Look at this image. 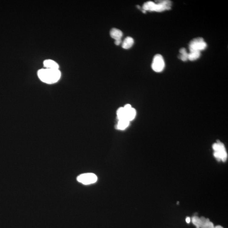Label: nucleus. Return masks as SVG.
I'll use <instances>...</instances> for the list:
<instances>
[{
	"label": "nucleus",
	"mask_w": 228,
	"mask_h": 228,
	"mask_svg": "<svg viewBox=\"0 0 228 228\" xmlns=\"http://www.w3.org/2000/svg\"><path fill=\"white\" fill-rule=\"evenodd\" d=\"M38 75L43 82L51 84L56 83L60 80L61 73L59 69L43 68L38 71Z\"/></svg>",
	"instance_id": "nucleus-1"
},
{
	"label": "nucleus",
	"mask_w": 228,
	"mask_h": 228,
	"mask_svg": "<svg viewBox=\"0 0 228 228\" xmlns=\"http://www.w3.org/2000/svg\"><path fill=\"white\" fill-rule=\"evenodd\" d=\"M158 4L153 2H147L144 3L142 6L143 10L151 12H162L171 9L172 3L170 1L163 0L158 1Z\"/></svg>",
	"instance_id": "nucleus-2"
},
{
	"label": "nucleus",
	"mask_w": 228,
	"mask_h": 228,
	"mask_svg": "<svg viewBox=\"0 0 228 228\" xmlns=\"http://www.w3.org/2000/svg\"><path fill=\"white\" fill-rule=\"evenodd\" d=\"M213 148L214 151V157L218 161H226L228 155L224 144L218 141L213 144Z\"/></svg>",
	"instance_id": "nucleus-3"
},
{
	"label": "nucleus",
	"mask_w": 228,
	"mask_h": 228,
	"mask_svg": "<svg viewBox=\"0 0 228 228\" xmlns=\"http://www.w3.org/2000/svg\"><path fill=\"white\" fill-rule=\"evenodd\" d=\"M207 47L206 43L204 39L201 37L194 38L190 41L189 44V49L190 52H200L204 50Z\"/></svg>",
	"instance_id": "nucleus-4"
},
{
	"label": "nucleus",
	"mask_w": 228,
	"mask_h": 228,
	"mask_svg": "<svg viewBox=\"0 0 228 228\" xmlns=\"http://www.w3.org/2000/svg\"><path fill=\"white\" fill-rule=\"evenodd\" d=\"M165 62L163 57L160 54H157L154 57L152 64L153 70L156 72H160L164 69Z\"/></svg>",
	"instance_id": "nucleus-5"
},
{
	"label": "nucleus",
	"mask_w": 228,
	"mask_h": 228,
	"mask_svg": "<svg viewBox=\"0 0 228 228\" xmlns=\"http://www.w3.org/2000/svg\"><path fill=\"white\" fill-rule=\"evenodd\" d=\"M97 177L94 173H85L80 174L77 177V180L79 182L85 185L94 183L97 181Z\"/></svg>",
	"instance_id": "nucleus-6"
},
{
	"label": "nucleus",
	"mask_w": 228,
	"mask_h": 228,
	"mask_svg": "<svg viewBox=\"0 0 228 228\" xmlns=\"http://www.w3.org/2000/svg\"><path fill=\"white\" fill-rule=\"evenodd\" d=\"M124 108L126 112L125 119L129 122L133 120L136 115V110L129 104H126L124 107Z\"/></svg>",
	"instance_id": "nucleus-7"
},
{
	"label": "nucleus",
	"mask_w": 228,
	"mask_h": 228,
	"mask_svg": "<svg viewBox=\"0 0 228 228\" xmlns=\"http://www.w3.org/2000/svg\"><path fill=\"white\" fill-rule=\"evenodd\" d=\"M200 228H214L213 223L208 218L202 217L200 218Z\"/></svg>",
	"instance_id": "nucleus-8"
},
{
	"label": "nucleus",
	"mask_w": 228,
	"mask_h": 228,
	"mask_svg": "<svg viewBox=\"0 0 228 228\" xmlns=\"http://www.w3.org/2000/svg\"><path fill=\"white\" fill-rule=\"evenodd\" d=\"M44 65L46 68L52 69H59L58 64L56 62L51 60H46L44 62Z\"/></svg>",
	"instance_id": "nucleus-9"
},
{
	"label": "nucleus",
	"mask_w": 228,
	"mask_h": 228,
	"mask_svg": "<svg viewBox=\"0 0 228 228\" xmlns=\"http://www.w3.org/2000/svg\"><path fill=\"white\" fill-rule=\"evenodd\" d=\"M111 37L114 40L121 39L123 36V33L120 30L117 28H112L110 32Z\"/></svg>",
	"instance_id": "nucleus-10"
},
{
	"label": "nucleus",
	"mask_w": 228,
	"mask_h": 228,
	"mask_svg": "<svg viewBox=\"0 0 228 228\" xmlns=\"http://www.w3.org/2000/svg\"><path fill=\"white\" fill-rule=\"evenodd\" d=\"M134 44V40L131 37H127L123 41L122 48L124 49H129L131 48Z\"/></svg>",
	"instance_id": "nucleus-11"
},
{
	"label": "nucleus",
	"mask_w": 228,
	"mask_h": 228,
	"mask_svg": "<svg viewBox=\"0 0 228 228\" xmlns=\"http://www.w3.org/2000/svg\"><path fill=\"white\" fill-rule=\"evenodd\" d=\"M129 123L130 122L126 119L119 120L117 127L119 130H125L129 126Z\"/></svg>",
	"instance_id": "nucleus-12"
},
{
	"label": "nucleus",
	"mask_w": 228,
	"mask_h": 228,
	"mask_svg": "<svg viewBox=\"0 0 228 228\" xmlns=\"http://www.w3.org/2000/svg\"><path fill=\"white\" fill-rule=\"evenodd\" d=\"M201 53L200 52H190L188 53V60L190 61L196 60L200 57Z\"/></svg>",
	"instance_id": "nucleus-13"
},
{
	"label": "nucleus",
	"mask_w": 228,
	"mask_h": 228,
	"mask_svg": "<svg viewBox=\"0 0 228 228\" xmlns=\"http://www.w3.org/2000/svg\"><path fill=\"white\" fill-rule=\"evenodd\" d=\"M117 118L118 119V120L126 119H125V117H126V112H125L124 107L119 108L118 110H117Z\"/></svg>",
	"instance_id": "nucleus-14"
},
{
	"label": "nucleus",
	"mask_w": 228,
	"mask_h": 228,
	"mask_svg": "<svg viewBox=\"0 0 228 228\" xmlns=\"http://www.w3.org/2000/svg\"><path fill=\"white\" fill-rule=\"evenodd\" d=\"M180 58L183 61H186L188 60V53L186 51V49L184 48H181L180 50Z\"/></svg>",
	"instance_id": "nucleus-15"
},
{
	"label": "nucleus",
	"mask_w": 228,
	"mask_h": 228,
	"mask_svg": "<svg viewBox=\"0 0 228 228\" xmlns=\"http://www.w3.org/2000/svg\"><path fill=\"white\" fill-rule=\"evenodd\" d=\"M192 221L197 228H200V218L199 217L197 216H193L192 218Z\"/></svg>",
	"instance_id": "nucleus-16"
},
{
	"label": "nucleus",
	"mask_w": 228,
	"mask_h": 228,
	"mask_svg": "<svg viewBox=\"0 0 228 228\" xmlns=\"http://www.w3.org/2000/svg\"><path fill=\"white\" fill-rule=\"evenodd\" d=\"M121 39L115 40V42H114V43H115V44L116 45H119L121 44Z\"/></svg>",
	"instance_id": "nucleus-17"
},
{
	"label": "nucleus",
	"mask_w": 228,
	"mask_h": 228,
	"mask_svg": "<svg viewBox=\"0 0 228 228\" xmlns=\"http://www.w3.org/2000/svg\"><path fill=\"white\" fill-rule=\"evenodd\" d=\"M186 222H187V223H190V218H189V217H187V218H186Z\"/></svg>",
	"instance_id": "nucleus-18"
},
{
	"label": "nucleus",
	"mask_w": 228,
	"mask_h": 228,
	"mask_svg": "<svg viewBox=\"0 0 228 228\" xmlns=\"http://www.w3.org/2000/svg\"><path fill=\"white\" fill-rule=\"evenodd\" d=\"M214 228H223V227L222 226H214Z\"/></svg>",
	"instance_id": "nucleus-19"
}]
</instances>
